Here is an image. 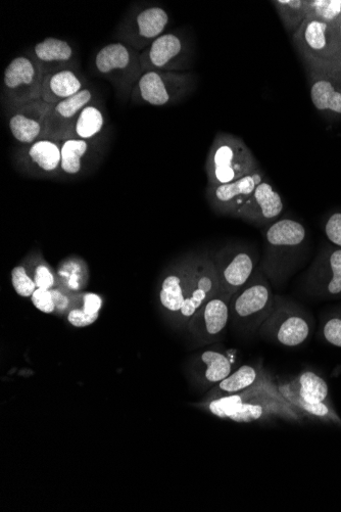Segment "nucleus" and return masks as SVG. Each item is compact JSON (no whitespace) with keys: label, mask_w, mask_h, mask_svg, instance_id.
Segmentation results:
<instances>
[{"label":"nucleus","mask_w":341,"mask_h":512,"mask_svg":"<svg viewBox=\"0 0 341 512\" xmlns=\"http://www.w3.org/2000/svg\"><path fill=\"white\" fill-rule=\"evenodd\" d=\"M88 142L81 138H69L61 147L62 170L69 175L78 174L82 169V159L88 152Z\"/></svg>","instance_id":"cd10ccee"},{"label":"nucleus","mask_w":341,"mask_h":512,"mask_svg":"<svg viewBox=\"0 0 341 512\" xmlns=\"http://www.w3.org/2000/svg\"><path fill=\"white\" fill-rule=\"evenodd\" d=\"M185 53L186 46L181 37L174 33H165L139 55L141 71L178 70Z\"/></svg>","instance_id":"2eb2a0df"},{"label":"nucleus","mask_w":341,"mask_h":512,"mask_svg":"<svg viewBox=\"0 0 341 512\" xmlns=\"http://www.w3.org/2000/svg\"><path fill=\"white\" fill-rule=\"evenodd\" d=\"M311 100L319 111L329 110L341 114V92L328 80L316 81L311 88Z\"/></svg>","instance_id":"393cba45"},{"label":"nucleus","mask_w":341,"mask_h":512,"mask_svg":"<svg viewBox=\"0 0 341 512\" xmlns=\"http://www.w3.org/2000/svg\"><path fill=\"white\" fill-rule=\"evenodd\" d=\"M74 50L69 42L47 37L35 44L32 58L40 67L44 77L56 71L67 69L72 62Z\"/></svg>","instance_id":"6ab92c4d"},{"label":"nucleus","mask_w":341,"mask_h":512,"mask_svg":"<svg viewBox=\"0 0 341 512\" xmlns=\"http://www.w3.org/2000/svg\"><path fill=\"white\" fill-rule=\"evenodd\" d=\"M28 156L40 170L46 173L55 172L61 167V148L52 139H39L29 148Z\"/></svg>","instance_id":"b1692460"},{"label":"nucleus","mask_w":341,"mask_h":512,"mask_svg":"<svg viewBox=\"0 0 341 512\" xmlns=\"http://www.w3.org/2000/svg\"><path fill=\"white\" fill-rule=\"evenodd\" d=\"M214 263L222 293L232 298L249 283L259 269L260 259L254 249L240 247L222 251Z\"/></svg>","instance_id":"9d476101"},{"label":"nucleus","mask_w":341,"mask_h":512,"mask_svg":"<svg viewBox=\"0 0 341 512\" xmlns=\"http://www.w3.org/2000/svg\"><path fill=\"white\" fill-rule=\"evenodd\" d=\"M83 89L79 76L71 69L48 74L43 79L42 101L56 105L76 95Z\"/></svg>","instance_id":"aec40b11"},{"label":"nucleus","mask_w":341,"mask_h":512,"mask_svg":"<svg viewBox=\"0 0 341 512\" xmlns=\"http://www.w3.org/2000/svg\"><path fill=\"white\" fill-rule=\"evenodd\" d=\"M302 291L317 301L341 299V248L327 244L304 273Z\"/></svg>","instance_id":"6e6552de"},{"label":"nucleus","mask_w":341,"mask_h":512,"mask_svg":"<svg viewBox=\"0 0 341 512\" xmlns=\"http://www.w3.org/2000/svg\"><path fill=\"white\" fill-rule=\"evenodd\" d=\"M275 297L268 277L258 269L230 300V318L237 331L246 336L258 335L274 308Z\"/></svg>","instance_id":"20e7f679"},{"label":"nucleus","mask_w":341,"mask_h":512,"mask_svg":"<svg viewBox=\"0 0 341 512\" xmlns=\"http://www.w3.org/2000/svg\"><path fill=\"white\" fill-rule=\"evenodd\" d=\"M44 75L32 57L20 56L7 66L4 96L12 109L42 100Z\"/></svg>","instance_id":"1a4fd4ad"},{"label":"nucleus","mask_w":341,"mask_h":512,"mask_svg":"<svg viewBox=\"0 0 341 512\" xmlns=\"http://www.w3.org/2000/svg\"><path fill=\"white\" fill-rule=\"evenodd\" d=\"M264 180L265 174L261 169L233 182L210 186L208 195L211 205L219 213L236 217Z\"/></svg>","instance_id":"4468645a"},{"label":"nucleus","mask_w":341,"mask_h":512,"mask_svg":"<svg viewBox=\"0 0 341 512\" xmlns=\"http://www.w3.org/2000/svg\"><path fill=\"white\" fill-rule=\"evenodd\" d=\"M92 93L89 89L83 88L75 96L64 100L53 106L48 126V134H51L55 126L73 125L84 108L90 105Z\"/></svg>","instance_id":"5701e85b"},{"label":"nucleus","mask_w":341,"mask_h":512,"mask_svg":"<svg viewBox=\"0 0 341 512\" xmlns=\"http://www.w3.org/2000/svg\"><path fill=\"white\" fill-rule=\"evenodd\" d=\"M186 75L173 72L145 71L139 77L136 88L138 97L145 104L166 106L177 100L186 91Z\"/></svg>","instance_id":"9b49d317"},{"label":"nucleus","mask_w":341,"mask_h":512,"mask_svg":"<svg viewBox=\"0 0 341 512\" xmlns=\"http://www.w3.org/2000/svg\"><path fill=\"white\" fill-rule=\"evenodd\" d=\"M220 294L223 293L214 259L188 257L164 277L160 303L170 321L183 329L205 303Z\"/></svg>","instance_id":"f257e3e1"},{"label":"nucleus","mask_w":341,"mask_h":512,"mask_svg":"<svg viewBox=\"0 0 341 512\" xmlns=\"http://www.w3.org/2000/svg\"><path fill=\"white\" fill-rule=\"evenodd\" d=\"M33 279L37 289L51 290L55 286V276L45 265L36 267Z\"/></svg>","instance_id":"f704fd0d"},{"label":"nucleus","mask_w":341,"mask_h":512,"mask_svg":"<svg viewBox=\"0 0 341 512\" xmlns=\"http://www.w3.org/2000/svg\"><path fill=\"white\" fill-rule=\"evenodd\" d=\"M169 21L168 13L160 7H150L139 12L134 18V35L139 48H148L165 34Z\"/></svg>","instance_id":"412c9836"},{"label":"nucleus","mask_w":341,"mask_h":512,"mask_svg":"<svg viewBox=\"0 0 341 512\" xmlns=\"http://www.w3.org/2000/svg\"><path fill=\"white\" fill-rule=\"evenodd\" d=\"M264 372L252 365H242L218 384L211 392L210 399L214 400L245 391L254 386L262 378Z\"/></svg>","instance_id":"4be33fe9"},{"label":"nucleus","mask_w":341,"mask_h":512,"mask_svg":"<svg viewBox=\"0 0 341 512\" xmlns=\"http://www.w3.org/2000/svg\"><path fill=\"white\" fill-rule=\"evenodd\" d=\"M259 170V162L242 139L231 134L217 135L207 160L210 186L230 183Z\"/></svg>","instance_id":"0eeeda50"},{"label":"nucleus","mask_w":341,"mask_h":512,"mask_svg":"<svg viewBox=\"0 0 341 512\" xmlns=\"http://www.w3.org/2000/svg\"><path fill=\"white\" fill-rule=\"evenodd\" d=\"M104 126L105 117L103 112L93 105H88L78 115L74 124V130L78 138L87 141V139L100 134Z\"/></svg>","instance_id":"bb28decb"},{"label":"nucleus","mask_w":341,"mask_h":512,"mask_svg":"<svg viewBox=\"0 0 341 512\" xmlns=\"http://www.w3.org/2000/svg\"><path fill=\"white\" fill-rule=\"evenodd\" d=\"M274 5L288 29H297L298 31L309 14V2L277 0Z\"/></svg>","instance_id":"c756f323"},{"label":"nucleus","mask_w":341,"mask_h":512,"mask_svg":"<svg viewBox=\"0 0 341 512\" xmlns=\"http://www.w3.org/2000/svg\"><path fill=\"white\" fill-rule=\"evenodd\" d=\"M53 106L40 100L12 109L9 127L14 138L24 145H32L42 139L48 133Z\"/></svg>","instance_id":"ddd939ff"},{"label":"nucleus","mask_w":341,"mask_h":512,"mask_svg":"<svg viewBox=\"0 0 341 512\" xmlns=\"http://www.w3.org/2000/svg\"><path fill=\"white\" fill-rule=\"evenodd\" d=\"M314 329L312 315L294 300L276 296L274 308L258 336L271 343L297 348L303 346Z\"/></svg>","instance_id":"39448f33"},{"label":"nucleus","mask_w":341,"mask_h":512,"mask_svg":"<svg viewBox=\"0 0 341 512\" xmlns=\"http://www.w3.org/2000/svg\"><path fill=\"white\" fill-rule=\"evenodd\" d=\"M31 300L35 308L42 313L51 314L56 309L55 297L50 290L36 289Z\"/></svg>","instance_id":"72a5a7b5"},{"label":"nucleus","mask_w":341,"mask_h":512,"mask_svg":"<svg viewBox=\"0 0 341 512\" xmlns=\"http://www.w3.org/2000/svg\"><path fill=\"white\" fill-rule=\"evenodd\" d=\"M281 395L304 417L341 427V418L333 407L326 381L313 370L303 371L291 381L278 385Z\"/></svg>","instance_id":"423d86ee"},{"label":"nucleus","mask_w":341,"mask_h":512,"mask_svg":"<svg viewBox=\"0 0 341 512\" xmlns=\"http://www.w3.org/2000/svg\"><path fill=\"white\" fill-rule=\"evenodd\" d=\"M103 306V300L100 296L95 294H86L83 297V308L82 310L90 313L97 314L100 313V310Z\"/></svg>","instance_id":"e433bc0d"},{"label":"nucleus","mask_w":341,"mask_h":512,"mask_svg":"<svg viewBox=\"0 0 341 512\" xmlns=\"http://www.w3.org/2000/svg\"><path fill=\"white\" fill-rule=\"evenodd\" d=\"M201 361L206 365L204 381L208 384H219L232 374V362L218 351H205L201 354Z\"/></svg>","instance_id":"a878e982"},{"label":"nucleus","mask_w":341,"mask_h":512,"mask_svg":"<svg viewBox=\"0 0 341 512\" xmlns=\"http://www.w3.org/2000/svg\"><path fill=\"white\" fill-rule=\"evenodd\" d=\"M338 34H339V55L341 56V23L338 26Z\"/></svg>","instance_id":"4c0bfd02"},{"label":"nucleus","mask_w":341,"mask_h":512,"mask_svg":"<svg viewBox=\"0 0 341 512\" xmlns=\"http://www.w3.org/2000/svg\"><path fill=\"white\" fill-rule=\"evenodd\" d=\"M284 204L280 195L268 181L257 186L252 197L243 205L235 218L256 226L273 224L281 216Z\"/></svg>","instance_id":"f3484780"},{"label":"nucleus","mask_w":341,"mask_h":512,"mask_svg":"<svg viewBox=\"0 0 341 512\" xmlns=\"http://www.w3.org/2000/svg\"><path fill=\"white\" fill-rule=\"evenodd\" d=\"M212 414L236 423L269 421L284 418L302 422L304 416L280 393L278 385L264 372L262 378L251 388L230 396L211 400L208 403Z\"/></svg>","instance_id":"f03ea898"},{"label":"nucleus","mask_w":341,"mask_h":512,"mask_svg":"<svg viewBox=\"0 0 341 512\" xmlns=\"http://www.w3.org/2000/svg\"><path fill=\"white\" fill-rule=\"evenodd\" d=\"M12 285L16 293L23 298H31L37 287L26 268L22 265L12 270Z\"/></svg>","instance_id":"2f4dec72"},{"label":"nucleus","mask_w":341,"mask_h":512,"mask_svg":"<svg viewBox=\"0 0 341 512\" xmlns=\"http://www.w3.org/2000/svg\"><path fill=\"white\" fill-rule=\"evenodd\" d=\"M309 253L308 232L299 221L283 218L265 232L259 269L276 288L284 286L302 266Z\"/></svg>","instance_id":"7ed1b4c3"},{"label":"nucleus","mask_w":341,"mask_h":512,"mask_svg":"<svg viewBox=\"0 0 341 512\" xmlns=\"http://www.w3.org/2000/svg\"><path fill=\"white\" fill-rule=\"evenodd\" d=\"M94 65L97 72L106 78L118 80L128 77L140 69L139 57L122 42L109 43L96 54Z\"/></svg>","instance_id":"a211bd4d"},{"label":"nucleus","mask_w":341,"mask_h":512,"mask_svg":"<svg viewBox=\"0 0 341 512\" xmlns=\"http://www.w3.org/2000/svg\"><path fill=\"white\" fill-rule=\"evenodd\" d=\"M324 234L330 244L341 248V211L332 213L326 219Z\"/></svg>","instance_id":"473e14b6"},{"label":"nucleus","mask_w":341,"mask_h":512,"mask_svg":"<svg viewBox=\"0 0 341 512\" xmlns=\"http://www.w3.org/2000/svg\"><path fill=\"white\" fill-rule=\"evenodd\" d=\"M308 17L333 26L341 23V0H316L309 2Z\"/></svg>","instance_id":"7c9ffc66"},{"label":"nucleus","mask_w":341,"mask_h":512,"mask_svg":"<svg viewBox=\"0 0 341 512\" xmlns=\"http://www.w3.org/2000/svg\"><path fill=\"white\" fill-rule=\"evenodd\" d=\"M319 336L327 345L341 349V305L321 314Z\"/></svg>","instance_id":"c85d7f7f"},{"label":"nucleus","mask_w":341,"mask_h":512,"mask_svg":"<svg viewBox=\"0 0 341 512\" xmlns=\"http://www.w3.org/2000/svg\"><path fill=\"white\" fill-rule=\"evenodd\" d=\"M100 313L90 314L82 309H74L68 315L69 322L75 328H86L99 319Z\"/></svg>","instance_id":"c9c22d12"},{"label":"nucleus","mask_w":341,"mask_h":512,"mask_svg":"<svg viewBox=\"0 0 341 512\" xmlns=\"http://www.w3.org/2000/svg\"><path fill=\"white\" fill-rule=\"evenodd\" d=\"M296 41L314 57L331 60L339 53L338 26L307 17L295 34Z\"/></svg>","instance_id":"dca6fc26"},{"label":"nucleus","mask_w":341,"mask_h":512,"mask_svg":"<svg viewBox=\"0 0 341 512\" xmlns=\"http://www.w3.org/2000/svg\"><path fill=\"white\" fill-rule=\"evenodd\" d=\"M230 300L224 294L210 299L189 320L186 330L203 344L215 341L227 328L230 320Z\"/></svg>","instance_id":"f8f14e48"}]
</instances>
